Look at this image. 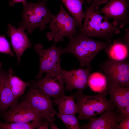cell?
I'll list each match as a JSON object with an SVG mask.
<instances>
[{
	"label": "cell",
	"mask_w": 129,
	"mask_h": 129,
	"mask_svg": "<svg viewBox=\"0 0 129 129\" xmlns=\"http://www.w3.org/2000/svg\"><path fill=\"white\" fill-rule=\"evenodd\" d=\"M66 47L63 49V54L69 53L78 59L81 67H91L92 60L100 51L105 50L109 45L104 42L97 41L80 33L69 38Z\"/></svg>",
	"instance_id": "obj_1"
},
{
	"label": "cell",
	"mask_w": 129,
	"mask_h": 129,
	"mask_svg": "<svg viewBox=\"0 0 129 129\" xmlns=\"http://www.w3.org/2000/svg\"><path fill=\"white\" fill-rule=\"evenodd\" d=\"M99 10L98 6L94 3L86 8L79 32L89 37H100L110 42L113 34H118L121 29L109 22Z\"/></svg>",
	"instance_id": "obj_2"
},
{
	"label": "cell",
	"mask_w": 129,
	"mask_h": 129,
	"mask_svg": "<svg viewBox=\"0 0 129 129\" xmlns=\"http://www.w3.org/2000/svg\"><path fill=\"white\" fill-rule=\"evenodd\" d=\"M48 0H43L36 3L26 0L23 2L22 20L18 28L27 30L30 34L37 28L41 31L44 30L54 15L47 5Z\"/></svg>",
	"instance_id": "obj_3"
},
{
	"label": "cell",
	"mask_w": 129,
	"mask_h": 129,
	"mask_svg": "<svg viewBox=\"0 0 129 129\" xmlns=\"http://www.w3.org/2000/svg\"><path fill=\"white\" fill-rule=\"evenodd\" d=\"M106 92L94 95H87L82 91L74 94L78 109V118L86 120L102 113L108 109H114L115 106L106 97Z\"/></svg>",
	"instance_id": "obj_4"
},
{
	"label": "cell",
	"mask_w": 129,
	"mask_h": 129,
	"mask_svg": "<svg viewBox=\"0 0 129 129\" xmlns=\"http://www.w3.org/2000/svg\"><path fill=\"white\" fill-rule=\"evenodd\" d=\"M60 6L59 12L49 23L51 31L46 34L48 39L55 43L63 41L64 37L69 38L75 35L79 32L77 27L80 28L78 21L65 10L62 4L60 3Z\"/></svg>",
	"instance_id": "obj_5"
},
{
	"label": "cell",
	"mask_w": 129,
	"mask_h": 129,
	"mask_svg": "<svg viewBox=\"0 0 129 129\" xmlns=\"http://www.w3.org/2000/svg\"><path fill=\"white\" fill-rule=\"evenodd\" d=\"M34 49L39 56L40 61L39 71L36 79H41L44 73L62 70L60 65V57L63 54L62 48L54 44L49 48L44 49L42 44L38 43L35 45Z\"/></svg>",
	"instance_id": "obj_6"
},
{
	"label": "cell",
	"mask_w": 129,
	"mask_h": 129,
	"mask_svg": "<svg viewBox=\"0 0 129 129\" xmlns=\"http://www.w3.org/2000/svg\"><path fill=\"white\" fill-rule=\"evenodd\" d=\"M50 97L42 90L32 86L22 101L39 112L45 120L50 123L54 121L57 112L54 109Z\"/></svg>",
	"instance_id": "obj_7"
},
{
	"label": "cell",
	"mask_w": 129,
	"mask_h": 129,
	"mask_svg": "<svg viewBox=\"0 0 129 129\" xmlns=\"http://www.w3.org/2000/svg\"><path fill=\"white\" fill-rule=\"evenodd\" d=\"M0 114L5 123H27L42 121L43 119H45L39 112L22 101L18 102L8 110Z\"/></svg>",
	"instance_id": "obj_8"
},
{
	"label": "cell",
	"mask_w": 129,
	"mask_h": 129,
	"mask_svg": "<svg viewBox=\"0 0 129 129\" xmlns=\"http://www.w3.org/2000/svg\"><path fill=\"white\" fill-rule=\"evenodd\" d=\"M128 0H109L99 10L108 20L111 19L112 24L120 29L129 22Z\"/></svg>",
	"instance_id": "obj_9"
},
{
	"label": "cell",
	"mask_w": 129,
	"mask_h": 129,
	"mask_svg": "<svg viewBox=\"0 0 129 129\" xmlns=\"http://www.w3.org/2000/svg\"><path fill=\"white\" fill-rule=\"evenodd\" d=\"M44 77L37 81L32 80V86L42 90L54 98L64 94V75L61 71L48 72Z\"/></svg>",
	"instance_id": "obj_10"
},
{
	"label": "cell",
	"mask_w": 129,
	"mask_h": 129,
	"mask_svg": "<svg viewBox=\"0 0 129 129\" xmlns=\"http://www.w3.org/2000/svg\"><path fill=\"white\" fill-rule=\"evenodd\" d=\"M102 69L108 81L124 87H129V64L109 59L103 65Z\"/></svg>",
	"instance_id": "obj_11"
},
{
	"label": "cell",
	"mask_w": 129,
	"mask_h": 129,
	"mask_svg": "<svg viewBox=\"0 0 129 129\" xmlns=\"http://www.w3.org/2000/svg\"><path fill=\"white\" fill-rule=\"evenodd\" d=\"M91 67L86 69L79 68L68 71L63 70L65 90L68 91L76 89L83 91L88 86V81Z\"/></svg>",
	"instance_id": "obj_12"
},
{
	"label": "cell",
	"mask_w": 129,
	"mask_h": 129,
	"mask_svg": "<svg viewBox=\"0 0 129 129\" xmlns=\"http://www.w3.org/2000/svg\"><path fill=\"white\" fill-rule=\"evenodd\" d=\"M114 109H108L98 117H91L88 123L80 127L82 129H118L117 112Z\"/></svg>",
	"instance_id": "obj_13"
},
{
	"label": "cell",
	"mask_w": 129,
	"mask_h": 129,
	"mask_svg": "<svg viewBox=\"0 0 129 129\" xmlns=\"http://www.w3.org/2000/svg\"><path fill=\"white\" fill-rule=\"evenodd\" d=\"M8 30L7 33L11 38L12 46L16 56L17 63L19 64L23 52L27 48H31L32 44L25 33V29L16 28L9 24Z\"/></svg>",
	"instance_id": "obj_14"
},
{
	"label": "cell",
	"mask_w": 129,
	"mask_h": 129,
	"mask_svg": "<svg viewBox=\"0 0 129 129\" xmlns=\"http://www.w3.org/2000/svg\"><path fill=\"white\" fill-rule=\"evenodd\" d=\"M8 72L5 71L0 62V113L18 102L14 97L9 84Z\"/></svg>",
	"instance_id": "obj_15"
},
{
	"label": "cell",
	"mask_w": 129,
	"mask_h": 129,
	"mask_svg": "<svg viewBox=\"0 0 129 129\" xmlns=\"http://www.w3.org/2000/svg\"><path fill=\"white\" fill-rule=\"evenodd\" d=\"M106 91L109 93L110 100L117 109L129 105V87H122L108 81Z\"/></svg>",
	"instance_id": "obj_16"
},
{
	"label": "cell",
	"mask_w": 129,
	"mask_h": 129,
	"mask_svg": "<svg viewBox=\"0 0 129 129\" xmlns=\"http://www.w3.org/2000/svg\"><path fill=\"white\" fill-rule=\"evenodd\" d=\"M74 94L66 96L65 94L54 98V103L58 106L59 113L75 115L78 113Z\"/></svg>",
	"instance_id": "obj_17"
},
{
	"label": "cell",
	"mask_w": 129,
	"mask_h": 129,
	"mask_svg": "<svg viewBox=\"0 0 129 129\" xmlns=\"http://www.w3.org/2000/svg\"><path fill=\"white\" fill-rule=\"evenodd\" d=\"M105 50L109 59L116 61H124L129 55V45L118 41H114Z\"/></svg>",
	"instance_id": "obj_18"
},
{
	"label": "cell",
	"mask_w": 129,
	"mask_h": 129,
	"mask_svg": "<svg viewBox=\"0 0 129 129\" xmlns=\"http://www.w3.org/2000/svg\"><path fill=\"white\" fill-rule=\"evenodd\" d=\"M8 82L15 98L17 99L24 93L26 88L30 86L29 83L23 81L14 75L13 70L11 68L8 71Z\"/></svg>",
	"instance_id": "obj_19"
},
{
	"label": "cell",
	"mask_w": 129,
	"mask_h": 129,
	"mask_svg": "<svg viewBox=\"0 0 129 129\" xmlns=\"http://www.w3.org/2000/svg\"><path fill=\"white\" fill-rule=\"evenodd\" d=\"M61 0L72 16L78 22L81 28L85 16L82 8V5L85 0Z\"/></svg>",
	"instance_id": "obj_20"
},
{
	"label": "cell",
	"mask_w": 129,
	"mask_h": 129,
	"mask_svg": "<svg viewBox=\"0 0 129 129\" xmlns=\"http://www.w3.org/2000/svg\"><path fill=\"white\" fill-rule=\"evenodd\" d=\"M107 84L108 80L104 75L99 72L90 74L88 86L93 91L99 93L106 92Z\"/></svg>",
	"instance_id": "obj_21"
},
{
	"label": "cell",
	"mask_w": 129,
	"mask_h": 129,
	"mask_svg": "<svg viewBox=\"0 0 129 129\" xmlns=\"http://www.w3.org/2000/svg\"><path fill=\"white\" fill-rule=\"evenodd\" d=\"M45 122L33 121L32 122L20 123H3L0 121L1 129H34L42 125Z\"/></svg>",
	"instance_id": "obj_22"
},
{
	"label": "cell",
	"mask_w": 129,
	"mask_h": 129,
	"mask_svg": "<svg viewBox=\"0 0 129 129\" xmlns=\"http://www.w3.org/2000/svg\"><path fill=\"white\" fill-rule=\"evenodd\" d=\"M55 115L63 122L67 129H80L79 118L75 115L61 114L57 112Z\"/></svg>",
	"instance_id": "obj_23"
},
{
	"label": "cell",
	"mask_w": 129,
	"mask_h": 129,
	"mask_svg": "<svg viewBox=\"0 0 129 129\" xmlns=\"http://www.w3.org/2000/svg\"><path fill=\"white\" fill-rule=\"evenodd\" d=\"M0 53L9 54L12 57L14 55L9 43L4 35H0Z\"/></svg>",
	"instance_id": "obj_24"
},
{
	"label": "cell",
	"mask_w": 129,
	"mask_h": 129,
	"mask_svg": "<svg viewBox=\"0 0 129 129\" xmlns=\"http://www.w3.org/2000/svg\"><path fill=\"white\" fill-rule=\"evenodd\" d=\"M118 121L121 122L129 118V105L121 108L117 109Z\"/></svg>",
	"instance_id": "obj_25"
},
{
	"label": "cell",
	"mask_w": 129,
	"mask_h": 129,
	"mask_svg": "<svg viewBox=\"0 0 129 129\" xmlns=\"http://www.w3.org/2000/svg\"><path fill=\"white\" fill-rule=\"evenodd\" d=\"M129 129V118L121 122L119 125L118 129Z\"/></svg>",
	"instance_id": "obj_26"
},
{
	"label": "cell",
	"mask_w": 129,
	"mask_h": 129,
	"mask_svg": "<svg viewBox=\"0 0 129 129\" xmlns=\"http://www.w3.org/2000/svg\"><path fill=\"white\" fill-rule=\"evenodd\" d=\"M87 3L90 4L94 3L99 6L107 3L109 0H86Z\"/></svg>",
	"instance_id": "obj_27"
},
{
	"label": "cell",
	"mask_w": 129,
	"mask_h": 129,
	"mask_svg": "<svg viewBox=\"0 0 129 129\" xmlns=\"http://www.w3.org/2000/svg\"><path fill=\"white\" fill-rule=\"evenodd\" d=\"M49 123L48 121H47L44 123L42 125L38 128V129H47L49 126Z\"/></svg>",
	"instance_id": "obj_28"
},
{
	"label": "cell",
	"mask_w": 129,
	"mask_h": 129,
	"mask_svg": "<svg viewBox=\"0 0 129 129\" xmlns=\"http://www.w3.org/2000/svg\"><path fill=\"white\" fill-rule=\"evenodd\" d=\"M26 0H11L9 4L11 7H13L14 6L15 4L16 3L23 2Z\"/></svg>",
	"instance_id": "obj_29"
},
{
	"label": "cell",
	"mask_w": 129,
	"mask_h": 129,
	"mask_svg": "<svg viewBox=\"0 0 129 129\" xmlns=\"http://www.w3.org/2000/svg\"><path fill=\"white\" fill-rule=\"evenodd\" d=\"M49 127L51 129H59V128L53 122L50 123Z\"/></svg>",
	"instance_id": "obj_30"
}]
</instances>
